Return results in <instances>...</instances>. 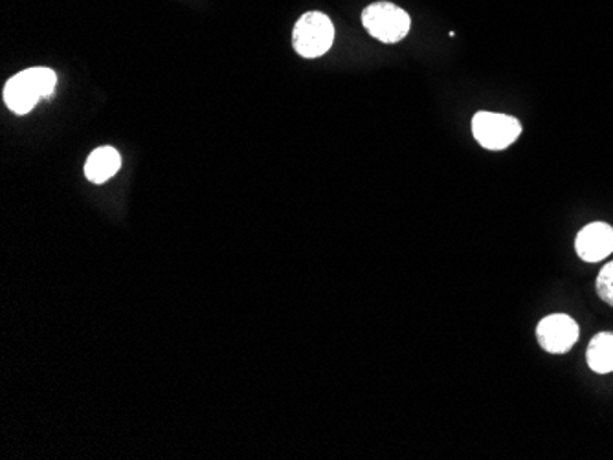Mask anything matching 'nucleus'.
<instances>
[{"label":"nucleus","mask_w":613,"mask_h":460,"mask_svg":"<svg viewBox=\"0 0 613 460\" xmlns=\"http://www.w3.org/2000/svg\"><path fill=\"white\" fill-rule=\"evenodd\" d=\"M362 24L375 39L395 45L410 32L411 19L402 8L391 2H375L362 12Z\"/></svg>","instance_id":"obj_1"},{"label":"nucleus","mask_w":613,"mask_h":460,"mask_svg":"<svg viewBox=\"0 0 613 460\" xmlns=\"http://www.w3.org/2000/svg\"><path fill=\"white\" fill-rule=\"evenodd\" d=\"M332 43H334V26L331 19L323 13H305L294 26V50L302 57L307 59L321 57L331 50Z\"/></svg>","instance_id":"obj_2"},{"label":"nucleus","mask_w":613,"mask_h":460,"mask_svg":"<svg viewBox=\"0 0 613 460\" xmlns=\"http://www.w3.org/2000/svg\"><path fill=\"white\" fill-rule=\"evenodd\" d=\"M473 135L489 151H503L522 135V125L506 114L478 113L473 118Z\"/></svg>","instance_id":"obj_3"},{"label":"nucleus","mask_w":613,"mask_h":460,"mask_svg":"<svg viewBox=\"0 0 613 460\" xmlns=\"http://www.w3.org/2000/svg\"><path fill=\"white\" fill-rule=\"evenodd\" d=\"M536 337L549 354L568 353L579 340V325L566 314L547 315L536 326Z\"/></svg>","instance_id":"obj_4"},{"label":"nucleus","mask_w":613,"mask_h":460,"mask_svg":"<svg viewBox=\"0 0 613 460\" xmlns=\"http://www.w3.org/2000/svg\"><path fill=\"white\" fill-rule=\"evenodd\" d=\"M575 250L586 263H599L613 252V228L606 222H591L579 231Z\"/></svg>","instance_id":"obj_5"},{"label":"nucleus","mask_w":613,"mask_h":460,"mask_svg":"<svg viewBox=\"0 0 613 460\" xmlns=\"http://www.w3.org/2000/svg\"><path fill=\"white\" fill-rule=\"evenodd\" d=\"M43 100L30 70L13 76L4 87V102L15 114H29Z\"/></svg>","instance_id":"obj_6"},{"label":"nucleus","mask_w":613,"mask_h":460,"mask_svg":"<svg viewBox=\"0 0 613 460\" xmlns=\"http://www.w3.org/2000/svg\"><path fill=\"white\" fill-rule=\"evenodd\" d=\"M120 165L122 158L114 147H98L91 152V157L87 158L84 174L94 184H103L118 173Z\"/></svg>","instance_id":"obj_7"},{"label":"nucleus","mask_w":613,"mask_h":460,"mask_svg":"<svg viewBox=\"0 0 613 460\" xmlns=\"http://www.w3.org/2000/svg\"><path fill=\"white\" fill-rule=\"evenodd\" d=\"M586 359L593 372L608 375L613 372V334L612 332H601L591 340Z\"/></svg>","instance_id":"obj_8"},{"label":"nucleus","mask_w":613,"mask_h":460,"mask_svg":"<svg viewBox=\"0 0 613 460\" xmlns=\"http://www.w3.org/2000/svg\"><path fill=\"white\" fill-rule=\"evenodd\" d=\"M597 294L604 303L613 307V263L606 264L601 269V274L597 277L595 283Z\"/></svg>","instance_id":"obj_9"}]
</instances>
